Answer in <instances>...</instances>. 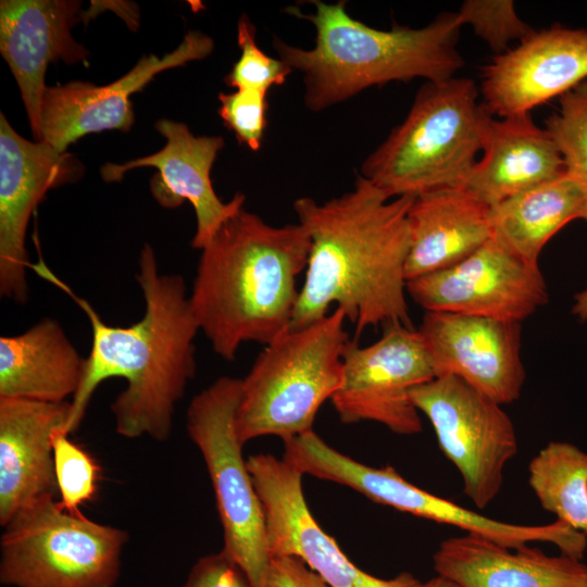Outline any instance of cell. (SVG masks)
Masks as SVG:
<instances>
[{
  "label": "cell",
  "mask_w": 587,
  "mask_h": 587,
  "mask_svg": "<svg viewBox=\"0 0 587 587\" xmlns=\"http://www.w3.org/2000/svg\"><path fill=\"white\" fill-rule=\"evenodd\" d=\"M433 567L459 587H586L587 565L528 545L508 548L479 535L441 541Z\"/></svg>",
  "instance_id": "cell-21"
},
{
  "label": "cell",
  "mask_w": 587,
  "mask_h": 587,
  "mask_svg": "<svg viewBox=\"0 0 587 587\" xmlns=\"http://www.w3.org/2000/svg\"><path fill=\"white\" fill-rule=\"evenodd\" d=\"M560 107L545 122L564 173L587 199V80L559 98Z\"/></svg>",
  "instance_id": "cell-27"
},
{
  "label": "cell",
  "mask_w": 587,
  "mask_h": 587,
  "mask_svg": "<svg viewBox=\"0 0 587 587\" xmlns=\"http://www.w3.org/2000/svg\"><path fill=\"white\" fill-rule=\"evenodd\" d=\"M346 321L335 309L265 345L241 378L235 429L242 446L263 436L286 441L313 430L320 408L342 382V352L350 340Z\"/></svg>",
  "instance_id": "cell-6"
},
{
  "label": "cell",
  "mask_w": 587,
  "mask_h": 587,
  "mask_svg": "<svg viewBox=\"0 0 587 587\" xmlns=\"http://www.w3.org/2000/svg\"><path fill=\"white\" fill-rule=\"evenodd\" d=\"M266 587H329L302 560L292 555L271 557Z\"/></svg>",
  "instance_id": "cell-33"
},
{
  "label": "cell",
  "mask_w": 587,
  "mask_h": 587,
  "mask_svg": "<svg viewBox=\"0 0 587 587\" xmlns=\"http://www.w3.org/2000/svg\"><path fill=\"white\" fill-rule=\"evenodd\" d=\"M74 155L22 137L0 113V295L23 304L28 299L25 247L28 222L52 188L79 179Z\"/></svg>",
  "instance_id": "cell-14"
},
{
  "label": "cell",
  "mask_w": 587,
  "mask_h": 587,
  "mask_svg": "<svg viewBox=\"0 0 587 587\" xmlns=\"http://www.w3.org/2000/svg\"><path fill=\"white\" fill-rule=\"evenodd\" d=\"M155 128L166 138L160 151L124 164L108 162L101 167V177L109 183L118 182L130 170L155 167L158 173L150 182L152 197L167 209L189 201L196 214L191 246L201 250L220 225L243 207L246 197L237 192L230 201L223 202L213 188L211 168L224 147L221 136H196L186 124L167 118L158 121Z\"/></svg>",
  "instance_id": "cell-18"
},
{
  "label": "cell",
  "mask_w": 587,
  "mask_h": 587,
  "mask_svg": "<svg viewBox=\"0 0 587 587\" xmlns=\"http://www.w3.org/2000/svg\"><path fill=\"white\" fill-rule=\"evenodd\" d=\"M183 587H251L242 570L224 552L203 555L192 565Z\"/></svg>",
  "instance_id": "cell-32"
},
{
  "label": "cell",
  "mask_w": 587,
  "mask_h": 587,
  "mask_svg": "<svg viewBox=\"0 0 587 587\" xmlns=\"http://www.w3.org/2000/svg\"><path fill=\"white\" fill-rule=\"evenodd\" d=\"M408 220L407 282L460 263L492 237L490 207L463 187L415 197Z\"/></svg>",
  "instance_id": "cell-23"
},
{
  "label": "cell",
  "mask_w": 587,
  "mask_h": 587,
  "mask_svg": "<svg viewBox=\"0 0 587 587\" xmlns=\"http://www.w3.org/2000/svg\"><path fill=\"white\" fill-rule=\"evenodd\" d=\"M587 199L565 174L490 208L492 237L532 264L566 224L582 218Z\"/></svg>",
  "instance_id": "cell-25"
},
{
  "label": "cell",
  "mask_w": 587,
  "mask_h": 587,
  "mask_svg": "<svg viewBox=\"0 0 587 587\" xmlns=\"http://www.w3.org/2000/svg\"><path fill=\"white\" fill-rule=\"evenodd\" d=\"M0 582L12 587H113L126 530L71 512L55 497L20 509L3 526Z\"/></svg>",
  "instance_id": "cell-7"
},
{
  "label": "cell",
  "mask_w": 587,
  "mask_h": 587,
  "mask_svg": "<svg viewBox=\"0 0 587 587\" xmlns=\"http://www.w3.org/2000/svg\"><path fill=\"white\" fill-rule=\"evenodd\" d=\"M407 292L425 311L522 322L548 302L538 264L491 237L460 263L407 282Z\"/></svg>",
  "instance_id": "cell-13"
},
{
  "label": "cell",
  "mask_w": 587,
  "mask_h": 587,
  "mask_svg": "<svg viewBox=\"0 0 587 587\" xmlns=\"http://www.w3.org/2000/svg\"><path fill=\"white\" fill-rule=\"evenodd\" d=\"M480 92L496 117L530 114L587 80V29L534 30L483 67Z\"/></svg>",
  "instance_id": "cell-16"
},
{
  "label": "cell",
  "mask_w": 587,
  "mask_h": 587,
  "mask_svg": "<svg viewBox=\"0 0 587 587\" xmlns=\"http://www.w3.org/2000/svg\"><path fill=\"white\" fill-rule=\"evenodd\" d=\"M64 430L52 435L54 473L60 503L71 512L92 501L98 487L101 467L80 446L71 441Z\"/></svg>",
  "instance_id": "cell-28"
},
{
  "label": "cell",
  "mask_w": 587,
  "mask_h": 587,
  "mask_svg": "<svg viewBox=\"0 0 587 587\" xmlns=\"http://www.w3.org/2000/svg\"><path fill=\"white\" fill-rule=\"evenodd\" d=\"M528 484L546 511L587 536V453L551 441L528 464Z\"/></svg>",
  "instance_id": "cell-26"
},
{
  "label": "cell",
  "mask_w": 587,
  "mask_h": 587,
  "mask_svg": "<svg viewBox=\"0 0 587 587\" xmlns=\"http://www.w3.org/2000/svg\"><path fill=\"white\" fill-rule=\"evenodd\" d=\"M283 459L303 475L347 486L376 503L459 527L508 548L550 542L562 554L582 560L587 547V536L562 521L520 525L487 517L417 487L391 465L374 467L360 463L330 447L313 430L285 441Z\"/></svg>",
  "instance_id": "cell-8"
},
{
  "label": "cell",
  "mask_w": 587,
  "mask_h": 587,
  "mask_svg": "<svg viewBox=\"0 0 587 587\" xmlns=\"http://www.w3.org/2000/svg\"><path fill=\"white\" fill-rule=\"evenodd\" d=\"M82 2L73 0H2L0 51L21 91L36 141H41V108L47 89L45 76L51 63L68 65L86 61L89 52L71 29L90 17Z\"/></svg>",
  "instance_id": "cell-19"
},
{
  "label": "cell",
  "mask_w": 587,
  "mask_h": 587,
  "mask_svg": "<svg viewBox=\"0 0 587 587\" xmlns=\"http://www.w3.org/2000/svg\"><path fill=\"white\" fill-rule=\"evenodd\" d=\"M247 466L262 501L271 557L302 560L329 587H422L409 572L394 578L373 576L352 563L314 519L303 494V474L268 453L250 455Z\"/></svg>",
  "instance_id": "cell-12"
},
{
  "label": "cell",
  "mask_w": 587,
  "mask_h": 587,
  "mask_svg": "<svg viewBox=\"0 0 587 587\" xmlns=\"http://www.w3.org/2000/svg\"><path fill=\"white\" fill-rule=\"evenodd\" d=\"M29 268L64 291L87 315L91 349L78 390L71 400L67 434L78 429L97 387L122 377L125 389L111 403L115 432L125 438L148 436L166 441L176 403L195 377V338L200 330L184 278L161 273L154 249L140 251L137 283L145 300L141 319L126 327L105 324L93 307L77 296L39 257Z\"/></svg>",
  "instance_id": "cell-1"
},
{
  "label": "cell",
  "mask_w": 587,
  "mask_h": 587,
  "mask_svg": "<svg viewBox=\"0 0 587 587\" xmlns=\"http://www.w3.org/2000/svg\"><path fill=\"white\" fill-rule=\"evenodd\" d=\"M582 218L587 222V205L584 210ZM572 312L576 315L582 322L587 321V287L575 295L574 305Z\"/></svg>",
  "instance_id": "cell-34"
},
{
  "label": "cell",
  "mask_w": 587,
  "mask_h": 587,
  "mask_svg": "<svg viewBox=\"0 0 587 587\" xmlns=\"http://www.w3.org/2000/svg\"><path fill=\"white\" fill-rule=\"evenodd\" d=\"M422 587H459L453 582L442 577V576H435L427 580L426 583H423Z\"/></svg>",
  "instance_id": "cell-35"
},
{
  "label": "cell",
  "mask_w": 587,
  "mask_h": 587,
  "mask_svg": "<svg viewBox=\"0 0 587 587\" xmlns=\"http://www.w3.org/2000/svg\"><path fill=\"white\" fill-rule=\"evenodd\" d=\"M410 396L461 474L465 496L477 508H486L498 496L505 465L517 452L509 415L501 404L453 375L421 384Z\"/></svg>",
  "instance_id": "cell-10"
},
{
  "label": "cell",
  "mask_w": 587,
  "mask_h": 587,
  "mask_svg": "<svg viewBox=\"0 0 587 587\" xmlns=\"http://www.w3.org/2000/svg\"><path fill=\"white\" fill-rule=\"evenodd\" d=\"M70 415L71 401L0 397L1 526L34 500L59 495L52 435L67 434Z\"/></svg>",
  "instance_id": "cell-20"
},
{
  "label": "cell",
  "mask_w": 587,
  "mask_h": 587,
  "mask_svg": "<svg viewBox=\"0 0 587 587\" xmlns=\"http://www.w3.org/2000/svg\"><path fill=\"white\" fill-rule=\"evenodd\" d=\"M586 587H587V584H586Z\"/></svg>",
  "instance_id": "cell-36"
},
{
  "label": "cell",
  "mask_w": 587,
  "mask_h": 587,
  "mask_svg": "<svg viewBox=\"0 0 587 587\" xmlns=\"http://www.w3.org/2000/svg\"><path fill=\"white\" fill-rule=\"evenodd\" d=\"M414 197L389 198L357 174L352 190L317 202L298 198L294 210L311 246L290 322L300 328L336 304L360 335L369 327L414 328L407 303L408 213Z\"/></svg>",
  "instance_id": "cell-2"
},
{
  "label": "cell",
  "mask_w": 587,
  "mask_h": 587,
  "mask_svg": "<svg viewBox=\"0 0 587 587\" xmlns=\"http://www.w3.org/2000/svg\"><path fill=\"white\" fill-rule=\"evenodd\" d=\"M311 3L312 13L295 5L285 11L314 26L313 48L291 46L277 36L272 40L278 58L302 73L310 111H323L391 82L447 80L464 65L457 48L463 27L458 12L440 13L420 28L378 29L350 16L344 0Z\"/></svg>",
  "instance_id": "cell-4"
},
{
  "label": "cell",
  "mask_w": 587,
  "mask_h": 587,
  "mask_svg": "<svg viewBox=\"0 0 587 587\" xmlns=\"http://www.w3.org/2000/svg\"><path fill=\"white\" fill-rule=\"evenodd\" d=\"M311 240L298 224L273 226L243 207L201 249L189 300L213 351L234 361L248 341L267 345L290 326Z\"/></svg>",
  "instance_id": "cell-3"
},
{
  "label": "cell",
  "mask_w": 587,
  "mask_h": 587,
  "mask_svg": "<svg viewBox=\"0 0 587 587\" xmlns=\"http://www.w3.org/2000/svg\"><path fill=\"white\" fill-rule=\"evenodd\" d=\"M85 362L60 323L43 317L0 338V397L67 401L79 388Z\"/></svg>",
  "instance_id": "cell-24"
},
{
  "label": "cell",
  "mask_w": 587,
  "mask_h": 587,
  "mask_svg": "<svg viewBox=\"0 0 587 587\" xmlns=\"http://www.w3.org/2000/svg\"><path fill=\"white\" fill-rule=\"evenodd\" d=\"M417 332L436 377H459L501 405L520 398L525 382L520 322L425 311Z\"/></svg>",
  "instance_id": "cell-15"
},
{
  "label": "cell",
  "mask_w": 587,
  "mask_h": 587,
  "mask_svg": "<svg viewBox=\"0 0 587 587\" xmlns=\"http://www.w3.org/2000/svg\"><path fill=\"white\" fill-rule=\"evenodd\" d=\"M482 152L463 188L490 208L564 173L554 142L530 114L496 117L488 111Z\"/></svg>",
  "instance_id": "cell-22"
},
{
  "label": "cell",
  "mask_w": 587,
  "mask_h": 587,
  "mask_svg": "<svg viewBox=\"0 0 587 587\" xmlns=\"http://www.w3.org/2000/svg\"><path fill=\"white\" fill-rule=\"evenodd\" d=\"M471 78L425 82L405 118L363 161L360 175L389 198L464 187L482 151L488 110Z\"/></svg>",
  "instance_id": "cell-5"
},
{
  "label": "cell",
  "mask_w": 587,
  "mask_h": 587,
  "mask_svg": "<svg viewBox=\"0 0 587 587\" xmlns=\"http://www.w3.org/2000/svg\"><path fill=\"white\" fill-rule=\"evenodd\" d=\"M435 377L417 329L388 325L369 346L347 342L342 382L330 401L345 424L371 421L398 435H415L422 421L410 391Z\"/></svg>",
  "instance_id": "cell-11"
},
{
  "label": "cell",
  "mask_w": 587,
  "mask_h": 587,
  "mask_svg": "<svg viewBox=\"0 0 587 587\" xmlns=\"http://www.w3.org/2000/svg\"><path fill=\"white\" fill-rule=\"evenodd\" d=\"M213 48L210 36L190 30L172 52L162 58L142 57L129 72L108 85L75 80L47 87L41 108V141L64 153L71 143L90 133L128 132L134 124L129 99L133 93L165 70L207 58Z\"/></svg>",
  "instance_id": "cell-17"
},
{
  "label": "cell",
  "mask_w": 587,
  "mask_h": 587,
  "mask_svg": "<svg viewBox=\"0 0 587 587\" xmlns=\"http://www.w3.org/2000/svg\"><path fill=\"white\" fill-rule=\"evenodd\" d=\"M458 14L463 26L470 25L496 55L509 50L512 41H522L535 30L517 15L511 0H466Z\"/></svg>",
  "instance_id": "cell-29"
},
{
  "label": "cell",
  "mask_w": 587,
  "mask_h": 587,
  "mask_svg": "<svg viewBox=\"0 0 587 587\" xmlns=\"http://www.w3.org/2000/svg\"><path fill=\"white\" fill-rule=\"evenodd\" d=\"M218 114L241 145L252 151L261 148L267 126V92L235 90L218 95Z\"/></svg>",
  "instance_id": "cell-31"
},
{
  "label": "cell",
  "mask_w": 587,
  "mask_h": 587,
  "mask_svg": "<svg viewBox=\"0 0 587 587\" xmlns=\"http://www.w3.org/2000/svg\"><path fill=\"white\" fill-rule=\"evenodd\" d=\"M241 378L222 376L196 395L186 429L207 466L223 529L224 551L251 587H266L271 554L265 514L235 429Z\"/></svg>",
  "instance_id": "cell-9"
},
{
  "label": "cell",
  "mask_w": 587,
  "mask_h": 587,
  "mask_svg": "<svg viewBox=\"0 0 587 587\" xmlns=\"http://www.w3.org/2000/svg\"><path fill=\"white\" fill-rule=\"evenodd\" d=\"M237 42L240 57L225 77L227 86L236 90H259L268 92L273 86L283 85L292 70L279 58L264 53L255 41V27L242 14L238 21Z\"/></svg>",
  "instance_id": "cell-30"
}]
</instances>
